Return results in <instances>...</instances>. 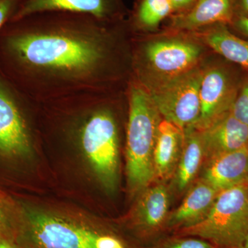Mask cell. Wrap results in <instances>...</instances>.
I'll list each match as a JSON object with an SVG mask.
<instances>
[{
  "label": "cell",
  "mask_w": 248,
  "mask_h": 248,
  "mask_svg": "<svg viewBox=\"0 0 248 248\" xmlns=\"http://www.w3.org/2000/svg\"><path fill=\"white\" fill-rule=\"evenodd\" d=\"M152 248H215L205 240L194 236H176L160 241Z\"/></svg>",
  "instance_id": "ffe728a7"
},
{
  "label": "cell",
  "mask_w": 248,
  "mask_h": 248,
  "mask_svg": "<svg viewBox=\"0 0 248 248\" xmlns=\"http://www.w3.org/2000/svg\"><path fill=\"white\" fill-rule=\"evenodd\" d=\"M170 192L163 182L149 186L140 194L133 216V226L143 237H155L166 228Z\"/></svg>",
  "instance_id": "8fae6325"
},
{
  "label": "cell",
  "mask_w": 248,
  "mask_h": 248,
  "mask_svg": "<svg viewBox=\"0 0 248 248\" xmlns=\"http://www.w3.org/2000/svg\"><path fill=\"white\" fill-rule=\"evenodd\" d=\"M0 248H16L14 243L6 240L0 239Z\"/></svg>",
  "instance_id": "4316f807"
},
{
  "label": "cell",
  "mask_w": 248,
  "mask_h": 248,
  "mask_svg": "<svg viewBox=\"0 0 248 248\" xmlns=\"http://www.w3.org/2000/svg\"><path fill=\"white\" fill-rule=\"evenodd\" d=\"M184 143V132L177 125L162 119L158 128L153 155L155 181L165 182L173 177L182 155Z\"/></svg>",
  "instance_id": "9a60e30c"
},
{
  "label": "cell",
  "mask_w": 248,
  "mask_h": 248,
  "mask_svg": "<svg viewBox=\"0 0 248 248\" xmlns=\"http://www.w3.org/2000/svg\"><path fill=\"white\" fill-rule=\"evenodd\" d=\"M174 10L184 9L192 4L195 0H169Z\"/></svg>",
  "instance_id": "484cf974"
},
{
  "label": "cell",
  "mask_w": 248,
  "mask_h": 248,
  "mask_svg": "<svg viewBox=\"0 0 248 248\" xmlns=\"http://www.w3.org/2000/svg\"><path fill=\"white\" fill-rule=\"evenodd\" d=\"M203 71H191L147 89L161 117L182 131L192 128L200 114V86Z\"/></svg>",
  "instance_id": "5b68a950"
},
{
  "label": "cell",
  "mask_w": 248,
  "mask_h": 248,
  "mask_svg": "<svg viewBox=\"0 0 248 248\" xmlns=\"http://www.w3.org/2000/svg\"><path fill=\"white\" fill-rule=\"evenodd\" d=\"M27 232L37 248H95L102 231L56 215L28 210Z\"/></svg>",
  "instance_id": "52a82bcc"
},
{
  "label": "cell",
  "mask_w": 248,
  "mask_h": 248,
  "mask_svg": "<svg viewBox=\"0 0 248 248\" xmlns=\"http://www.w3.org/2000/svg\"><path fill=\"white\" fill-rule=\"evenodd\" d=\"M14 229L7 215L0 204V239L14 243Z\"/></svg>",
  "instance_id": "603a6c76"
},
{
  "label": "cell",
  "mask_w": 248,
  "mask_h": 248,
  "mask_svg": "<svg viewBox=\"0 0 248 248\" xmlns=\"http://www.w3.org/2000/svg\"><path fill=\"white\" fill-rule=\"evenodd\" d=\"M118 22L62 11L11 21L0 31V71L36 100L107 91Z\"/></svg>",
  "instance_id": "6da1fadb"
},
{
  "label": "cell",
  "mask_w": 248,
  "mask_h": 248,
  "mask_svg": "<svg viewBox=\"0 0 248 248\" xmlns=\"http://www.w3.org/2000/svg\"><path fill=\"white\" fill-rule=\"evenodd\" d=\"M200 179L218 192L248 182V146L207 161Z\"/></svg>",
  "instance_id": "4fadbf2b"
},
{
  "label": "cell",
  "mask_w": 248,
  "mask_h": 248,
  "mask_svg": "<svg viewBox=\"0 0 248 248\" xmlns=\"http://www.w3.org/2000/svg\"><path fill=\"white\" fill-rule=\"evenodd\" d=\"M126 174L128 189L140 195L154 182L153 155L162 117L148 90L134 80L128 91Z\"/></svg>",
  "instance_id": "7a4b0ae2"
},
{
  "label": "cell",
  "mask_w": 248,
  "mask_h": 248,
  "mask_svg": "<svg viewBox=\"0 0 248 248\" xmlns=\"http://www.w3.org/2000/svg\"><path fill=\"white\" fill-rule=\"evenodd\" d=\"M205 162V154L200 132L193 127L184 131V143L173 184L179 193L190 189Z\"/></svg>",
  "instance_id": "e0dca14e"
},
{
  "label": "cell",
  "mask_w": 248,
  "mask_h": 248,
  "mask_svg": "<svg viewBox=\"0 0 248 248\" xmlns=\"http://www.w3.org/2000/svg\"><path fill=\"white\" fill-rule=\"evenodd\" d=\"M239 12L238 16L248 17V0H237L236 4V11Z\"/></svg>",
  "instance_id": "d4e9b609"
},
{
  "label": "cell",
  "mask_w": 248,
  "mask_h": 248,
  "mask_svg": "<svg viewBox=\"0 0 248 248\" xmlns=\"http://www.w3.org/2000/svg\"><path fill=\"white\" fill-rule=\"evenodd\" d=\"M174 234L200 238L215 248H241L248 238V182L220 192L203 220Z\"/></svg>",
  "instance_id": "3957f363"
},
{
  "label": "cell",
  "mask_w": 248,
  "mask_h": 248,
  "mask_svg": "<svg viewBox=\"0 0 248 248\" xmlns=\"http://www.w3.org/2000/svg\"><path fill=\"white\" fill-rule=\"evenodd\" d=\"M219 192L202 179L191 186L182 204L169 214L166 228L174 232L203 220L213 208Z\"/></svg>",
  "instance_id": "5bb4252c"
},
{
  "label": "cell",
  "mask_w": 248,
  "mask_h": 248,
  "mask_svg": "<svg viewBox=\"0 0 248 248\" xmlns=\"http://www.w3.org/2000/svg\"><path fill=\"white\" fill-rule=\"evenodd\" d=\"M231 111L237 120L248 126V78L239 88Z\"/></svg>",
  "instance_id": "44dd1931"
},
{
  "label": "cell",
  "mask_w": 248,
  "mask_h": 248,
  "mask_svg": "<svg viewBox=\"0 0 248 248\" xmlns=\"http://www.w3.org/2000/svg\"><path fill=\"white\" fill-rule=\"evenodd\" d=\"M25 98L0 71V155L6 157H22L32 149L22 108Z\"/></svg>",
  "instance_id": "ba28073f"
},
{
  "label": "cell",
  "mask_w": 248,
  "mask_h": 248,
  "mask_svg": "<svg viewBox=\"0 0 248 248\" xmlns=\"http://www.w3.org/2000/svg\"><path fill=\"white\" fill-rule=\"evenodd\" d=\"M51 11L87 14L110 22H122L125 15L122 0H21L11 21Z\"/></svg>",
  "instance_id": "30bf717a"
},
{
  "label": "cell",
  "mask_w": 248,
  "mask_h": 248,
  "mask_svg": "<svg viewBox=\"0 0 248 248\" xmlns=\"http://www.w3.org/2000/svg\"><path fill=\"white\" fill-rule=\"evenodd\" d=\"M239 86L225 67L212 66L203 71L200 86V114L193 128L202 131L230 112Z\"/></svg>",
  "instance_id": "9c48e42d"
},
{
  "label": "cell",
  "mask_w": 248,
  "mask_h": 248,
  "mask_svg": "<svg viewBox=\"0 0 248 248\" xmlns=\"http://www.w3.org/2000/svg\"><path fill=\"white\" fill-rule=\"evenodd\" d=\"M234 23L236 29L248 37V17L237 16L234 19Z\"/></svg>",
  "instance_id": "cb8c5ba5"
},
{
  "label": "cell",
  "mask_w": 248,
  "mask_h": 248,
  "mask_svg": "<svg viewBox=\"0 0 248 248\" xmlns=\"http://www.w3.org/2000/svg\"><path fill=\"white\" fill-rule=\"evenodd\" d=\"M241 248H248V238L246 239V241H245L244 244H243Z\"/></svg>",
  "instance_id": "83f0119b"
},
{
  "label": "cell",
  "mask_w": 248,
  "mask_h": 248,
  "mask_svg": "<svg viewBox=\"0 0 248 248\" xmlns=\"http://www.w3.org/2000/svg\"><path fill=\"white\" fill-rule=\"evenodd\" d=\"M199 132L205 154L204 164L220 155L248 146V126L237 120L231 111Z\"/></svg>",
  "instance_id": "7c38bea8"
},
{
  "label": "cell",
  "mask_w": 248,
  "mask_h": 248,
  "mask_svg": "<svg viewBox=\"0 0 248 248\" xmlns=\"http://www.w3.org/2000/svg\"><path fill=\"white\" fill-rule=\"evenodd\" d=\"M237 0H197L188 11L172 19L173 29L192 31L209 25L226 24L234 20Z\"/></svg>",
  "instance_id": "2e32d148"
},
{
  "label": "cell",
  "mask_w": 248,
  "mask_h": 248,
  "mask_svg": "<svg viewBox=\"0 0 248 248\" xmlns=\"http://www.w3.org/2000/svg\"><path fill=\"white\" fill-rule=\"evenodd\" d=\"M202 54L201 46L192 41L182 39L151 41L140 50L139 75L143 73L145 77L149 74L151 81L155 78V83L149 86L151 88L196 68ZM149 77L139 81H144Z\"/></svg>",
  "instance_id": "8992f818"
},
{
  "label": "cell",
  "mask_w": 248,
  "mask_h": 248,
  "mask_svg": "<svg viewBox=\"0 0 248 248\" xmlns=\"http://www.w3.org/2000/svg\"><path fill=\"white\" fill-rule=\"evenodd\" d=\"M203 37L205 43L217 53L248 70V40L232 33L226 24H217Z\"/></svg>",
  "instance_id": "ac0fdd59"
},
{
  "label": "cell",
  "mask_w": 248,
  "mask_h": 248,
  "mask_svg": "<svg viewBox=\"0 0 248 248\" xmlns=\"http://www.w3.org/2000/svg\"><path fill=\"white\" fill-rule=\"evenodd\" d=\"M102 104L98 103L81 121L78 138L98 180L106 190L114 192L120 173L119 128L115 114Z\"/></svg>",
  "instance_id": "277c9868"
},
{
  "label": "cell",
  "mask_w": 248,
  "mask_h": 248,
  "mask_svg": "<svg viewBox=\"0 0 248 248\" xmlns=\"http://www.w3.org/2000/svg\"><path fill=\"white\" fill-rule=\"evenodd\" d=\"M173 11L169 0H140L134 12L133 23L140 29L151 30Z\"/></svg>",
  "instance_id": "d6986e66"
},
{
  "label": "cell",
  "mask_w": 248,
  "mask_h": 248,
  "mask_svg": "<svg viewBox=\"0 0 248 248\" xmlns=\"http://www.w3.org/2000/svg\"><path fill=\"white\" fill-rule=\"evenodd\" d=\"M21 0H0V31L14 17Z\"/></svg>",
  "instance_id": "7402d4cb"
}]
</instances>
